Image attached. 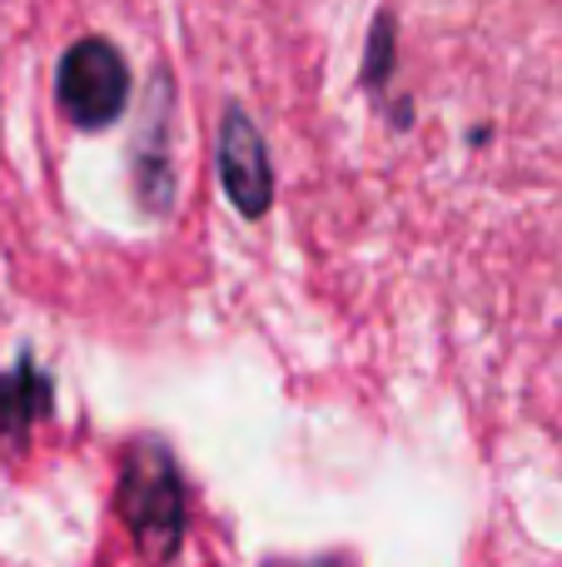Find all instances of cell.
<instances>
[{
	"mask_svg": "<svg viewBox=\"0 0 562 567\" xmlns=\"http://www.w3.org/2000/svg\"><path fill=\"white\" fill-rule=\"evenodd\" d=\"M119 513L145 558H175L185 543V478L165 439L139 433L119 458Z\"/></svg>",
	"mask_w": 562,
	"mask_h": 567,
	"instance_id": "cell-1",
	"label": "cell"
},
{
	"mask_svg": "<svg viewBox=\"0 0 562 567\" xmlns=\"http://www.w3.org/2000/svg\"><path fill=\"white\" fill-rule=\"evenodd\" d=\"M55 105L75 130L95 135L110 130L129 105V65L125 50L110 35H80L60 55L55 70Z\"/></svg>",
	"mask_w": 562,
	"mask_h": 567,
	"instance_id": "cell-2",
	"label": "cell"
},
{
	"mask_svg": "<svg viewBox=\"0 0 562 567\" xmlns=\"http://www.w3.org/2000/svg\"><path fill=\"white\" fill-rule=\"evenodd\" d=\"M129 185L145 215L175 209V80L165 65L149 70V90L129 140Z\"/></svg>",
	"mask_w": 562,
	"mask_h": 567,
	"instance_id": "cell-3",
	"label": "cell"
},
{
	"mask_svg": "<svg viewBox=\"0 0 562 567\" xmlns=\"http://www.w3.org/2000/svg\"><path fill=\"white\" fill-rule=\"evenodd\" d=\"M219 185L244 219H264L274 209V159L244 105H225V120H219Z\"/></svg>",
	"mask_w": 562,
	"mask_h": 567,
	"instance_id": "cell-4",
	"label": "cell"
},
{
	"mask_svg": "<svg viewBox=\"0 0 562 567\" xmlns=\"http://www.w3.org/2000/svg\"><path fill=\"white\" fill-rule=\"evenodd\" d=\"M55 403V379L30 359V349L15 353V369L0 373V439L25 443L40 419H50Z\"/></svg>",
	"mask_w": 562,
	"mask_h": 567,
	"instance_id": "cell-5",
	"label": "cell"
},
{
	"mask_svg": "<svg viewBox=\"0 0 562 567\" xmlns=\"http://www.w3.org/2000/svg\"><path fill=\"white\" fill-rule=\"evenodd\" d=\"M398 70V20L394 10H378L374 25H368V45H364V70H358V85L368 95H384L388 80Z\"/></svg>",
	"mask_w": 562,
	"mask_h": 567,
	"instance_id": "cell-6",
	"label": "cell"
}]
</instances>
